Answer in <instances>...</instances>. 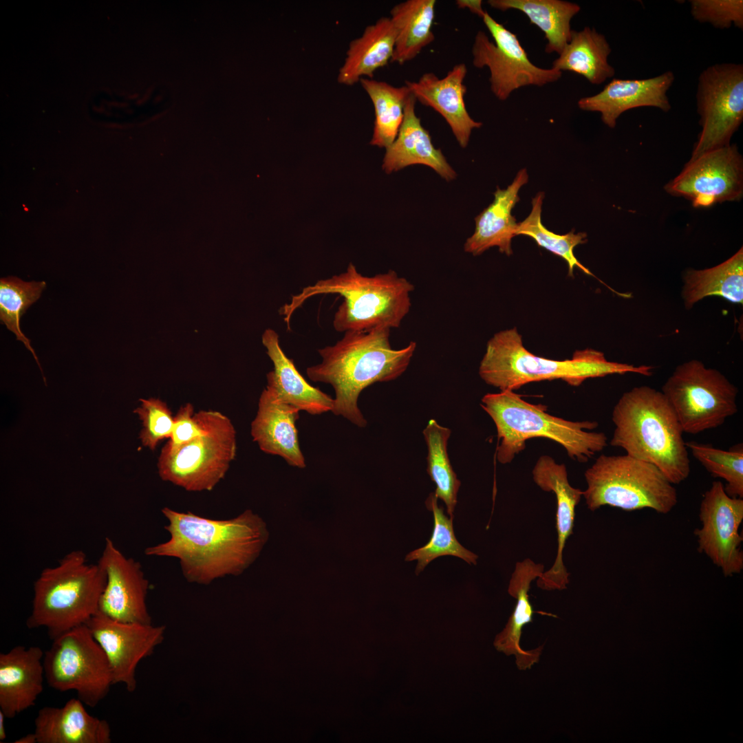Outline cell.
<instances>
[{
	"mask_svg": "<svg viewBox=\"0 0 743 743\" xmlns=\"http://www.w3.org/2000/svg\"><path fill=\"white\" fill-rule=\"evenodd\" d=\"M466 74V65L459 63L443 78L427 72L417 81H405L416 101L432 108L444 118L462 148L467 147L472 131L482 126L481 122L471 117L465 105L466 87L464 80Z\"/></svg>",
	"mask_w": 743,
	"mask_h": 743,
	"instance_id": "20",
	"label": "cell"
},
{
	"mask_svg": "<svg viewBox=\"0 0 743 743\" xmlns=\"http://www.w3.org/2000/svg\"><path fill=\"white\" fill-rule=\"evenodd\" d=\"M105 583L98 563H89L83 550L68 552L56 566L44 568L34 581L27 627H45L54 640L86 624L98 610Z\"/></svg>",
	"mask_w": 743,
	"mask_h": 743,
	"instance_id": "7",
	"label": "cell"
},
{
	"mask_svg": "<svg viewBox=\"0 0 743 743\" xmlns=\"http://www.w3.org/2000/svg\"><path fill=\"white\" fill-rule=\"evenodd\" d=\"M691 14L693 19L709 23L717 28L731 25L743 28L742 0H691Z\"/></svg>",
	"mask_w": 743,
	"mask_h": 743,
	"instance_id": "40",
	"label": "cell"
},
{
	"mask_svg": "<svg viewBox=\"0 0 743 743\" xmlns=\"http://www.w3.org/2000/svg\"><path fill=\"white\" fill-rule=\"evenodd\" d=\"M692 455L715 477L726 481V493L733 497H743V446L742 444L724 451L711 444L685 442Z\"/></svg>",
	"mask_w": 743,
	"mask_h": 743,
	"instance_id": "38",
	"label": "cell"
},
{
	"mask_svg": "<svg viewBox=\"0 0 743 743\" xmlns=\"http://www.w3.org/2000/svg\"><path fill=\"white\" fill-rule=\"evenodd\" d=\"M697 110L702 130L690 160L730 144L743 120V66L720 63L700 74Z\"/></svg>",
	"mask_w": 743,
	"mask_h": 743,
	"instance_id": "12",
	"label": "cell"
},
{
	"mask_svg": "<svg viewBox=\"0 0 743 743\" xmlns=\"http://www.w3.org/2000/svg\"><path fill=\"white\" fill-rule=\"evenodd\" d=\"M299 411L263 389L256 416L251 422L250 433L263 452L280 456L289 465L303 469L305 462L296 427Z\"/></svg>",
	"mask_w": 743,
	"mask_h": 743,
	"instance_id": "22",
	"label": "cell"
},
{
	"mask_svg": "<svg viewBox=\"0 0 743 743\" xmlns=\"http://www.w3.org/2000/svg\"><path fill=\"white\" fill-rule=\"evenodd\" d=\"M140 405L134 410L142 423L140 433L142 444L154 451L164 439H169L174 416L166 403L159 398L140 399Z\"/></svg>",
	"mask_w": 743,
	"mask_h": 743,
	"instance_id": "39",
	"label": "cell"
},
{
	"mask_svg": "<svg viewBox=\"0 0 743 743\" xmlns=\"http://www.w3.org/2000/svg\"><path fill=\"white\" fill-rule=\"evenodd\" d=\"M38 743H110L106 720L91 715L85 704L72 698L61 707H44L34 719Z\"/></svg>",
	"mask_w": 743,
	"mask_h": 743,
	"instance_id": "26",
	"label": "cell"
},
{
	"mask_svg": "<svg viewBox=\"0 0 743 743\" xmlns=\"http://www.w3.org/2000/svg\"><path fill=\"white\" fill-rule=\"evenodd\" d=\"M428 510L433 513V527L429 541L407 554L406 561L416 560V574H419L425 567L438 557L450 555L458 557L469 564L477 563L478 556L465 548L455 537L453 518L448 517L442 506L438 504V497L429 494L425 502Z\"/></svg>",
	"mask_w": 743,
	"mask_h": 743,
	"instance_id": "35",
	"label": "cell"
},
{
	"mask_svg": "<svg viewBox=\"0 0 743 743\" xmlns=\"http://www.w3.org/2000/svg\"><path fill=\"white\" fill-rule=\"evenodd\" d=\"M44 653L45 678L58 691H75L86 706L96 707L114 685L107 658L86 624L55 639Z\"/></svg>",
	"mask_w": 743,
	"mask_h": 743,
	"instance_id": "11",
	"label": "cell"
},
{
	"mask_svg": "<svg viewBox=\"0 0 743 743\" xmlns=\"http://www.w3.org/2000/svg\"><path fill=\"white\" fill-rule=\"evenodd\" d=\"M262 343L273 363V370L267 374L266 389L277 400L311 415L332 411L334 398L308 383L289 358L279 343L278 334L267 329L262 334Z\"/></svg>",
	"mask_w": 743,
	"mask_h": 743,
	"instance_id": "23",
	"label": "cell"
},
{
	"mask_svg": "<svg viewBox=\"0 0 743 743\" xmlns=\"http://www.w3.org/2000/svg\"><path fill=\"white\" fill-rule=\"evenodd\" d=\"M682 292L685 306L690 309L707 297L716 296L735 303H743V248L713 268L689 269L683 275Z\"/></svg>",
	"mask_w": 743,
	"mask_h": 743,
	"instance_id": "31",
	"label": "cell"
},
{
	"mask_svg": "<svg viewBox=\"0 0 743 743\" xmlns=\"http://www.w3.org/2000/svg\"><path fill=\"white\" fill-rule=\"evenodd\" d=\"M413 285L394 270L364 276L350 263L347 270L305 287L281 308L288 325L292 312L308 298L337 294L343 301L334 314L333 327L339 332L398 327L411 308Z\"/></svg>",
	"mask_w": 743,
	"mask_h": 743,
	"instance_id": "5",
	"label": "cell"
},
{
	"mask_svg": "<svg viewBox=\"0 0 743 743\" xmlns=\"http://www.w3.org/2000/svg\"><path fill=\"white\" fill-rule=\"evenodd\" d=\"M674 81L667 71L646 79H612L598 94L581 98L577 104L584 111L601 114L603 122L614 128L625 111L641 107H654L667 112L671 106L667 92Z\"/></svg>",
	"mask_w": 743,
	"mask_h": 743,
	"instance_id": "19",
	"label": "cell"
},
{
	"mask_svg": "<svg viewBox=\"0 0 743 743\" xmlns=\"http://www.w3.org/2000/svg\"><path fill=\"white\" fill-rule=\"evenodd\" d=\"M649 365L607 360L603 352L577 350L570 359H549L532 354L524 345L516 327L499 331L488 341L479 367L480 378L500 391L516 390L529 383L560 379L579 386L588 378L636 373L649 376Z\"/></svg>",
	"mask_w": 743,
	"mask_h": 743,
	"instance_id": "4",
	"label": "cell"
},
{
	"mask_svg": "<svg viewBox=\"0 0 743 743\" xmlns=\"http://www.w3.org/2000/svg\"><path fill=\"white\" fill-rule=\"evenodd\" d=\"M6 718L4 713L0 711V742H3L7 737L5 727V719Z\"/></svg>",
	"mask_w": 743,
	"mask_h": 743,
	"instance_id": "44",
	"label": "cell"
},
{
	"mask_svg": "<svg viewBox=\"0 0 743 743\" xmlns=\"http://www.w3.org/2000/svg\"><path fill=\"white\" fill-rule=\"evenodd\" d=\"M532 478L541 489L554 493L557 499V553L552 567L537 579V585L544 590H562L567 588L570 576L563 561V550L573 532L575 508L583 491L570 484L566 465L557 463L549 455L539 457L532 469Z\"/></svg>",
	"mask_w": 743,
	"mask_h": 743,
	"instance_id": "18",
	"label": "cell"
},
{
	"mask_svg": "<svg viewBox=\"0 0 743 743\" xmlns=\"http://www.w3.org/2000/svg\"><path fill=\"white\" fill-rule=\"evenodd\" d=\"M170 538L147 548V556L178 559L190 583L208 585L241 574L259 557L269 538L263 519L248 509L228 519H213L192 512L162 509Z\"/></svg>",
	"mask_w": 743,
	"mask_h": 743,
	"instance_id": "1",
	"label": "cell"
},
{
	"mask_svg": "<svg viewBox=\"0 0 743 743\" xmlns=\"http://www.w3.org/2000/svg\"><path fill=\"white\" fill-rule=\"evenodd\" d=\"M98 563L106 576L98 612L118 621L152 623L147 605L149 583L140 563L125 556L107 537Z\"/></svg>",
	"mask_w": 743,
	"mask_h": 743,
	"instance_id": "17",
	"label": "cell"
},
{
	"mask_svg": "<svg viewBox=\"0 0 743 743\" xmlns=\"http://www.w3.org/2000/svg\"><path fill=\"white\" fill-rule=\"evenodd\" d=\"M528 181L527 171L522 169L506 189L497 188L493 202L475 218V231L464 245L466 252L477 256L497 247L501 253L513 254L511 241L516 236L518 223L511 213L519 201L520 189Z\"/></svg>",
	"mask_w": 743,
	"mask_h": 743,
	"instance_id": "24",
	"label": "cell"
},
{
	"mask_svg": "<svg viewBox=\"0 0 743 743\" xmlns=\"http://www.w3.org/2000/svg\"><path fill=\"white\" fill-rule=\"evenodd\" d=\"M455 4L458 8L469 9L471 12L481 18L486 12L482 8V0H457Z\"/></svg>",
	"mask_w": 743,
	"mask_h": 743,
	"instance_id": "42",
	"label": "cell"
},
{
	"mask_svg": "<svg viewBox=\"0 0 743 743\" xmlns=\"http://www.w3.org/2000/svg\"><path fill=\"white\" fill-rule=\"evenodd\" d=\"M422 433L428 450L427 471L435 485L433 493L443 501L448 515L453 518L461 482L453 469L447 451L451 430L439 424L435 419H430Z\"/></svg>",
	"mask_w": 743,
	"mask_h": 743,
	"instance_id": "34",
	"label": "cell"
},
{
	"mask_svg": "<svg viewBox=\"0 0 743 743\" xmlns=\"http://www.w3.org/2000/svg\"><path fill=\"white\" fill-rule=\"evenodd\" d=\"M611 51L605 36L595 29L585 27L579 31L572 30L570 41L552 62V67L561 72H572L593 85H600L615 74L608 62Z\"/></svg>",
	"mask_w": 743,
	"mask_h": 743,
	"instance_id": "29",
	"label": "cell"
},
{
	"mask_svg": "<svg viewBox=\"0 0 743 743\" xmlns=\"http://www.w3.org/2000/svg\"><path fill=\"white\" fill-rule=\"evenodd\" d=\"M205 431L175 447L165 444L158 460L160 478L187 491H211L223 480L237 453L236 431L224 414L197 412Z\"/></svg>",
	"mask_w": 743,
	"mask_h": 743,
	"instance_id": "9",
	"label": "cell"
},
{
	"mask_svg": "<svg viewBox=\"0 0 743 743\" xmlns=\"http://www.w3.org/2000/svg\"><path fill=\"white\" fill-rule=\"evenodd\" d=\"M86 625L107 658L114 685L123 684L133 692L136 668L163 642L165 626L118 621L98 612Z\"/></svg>",
	"mask_w": 743,
	"mask_h": 743,
	"instance_id": "16",
	"label": "cell"
},
{
	"mask_svg": "<svg viewBox=\"0 0 743 743\" xmlns=\"http://www.w3.org/2000/svg\"><path fill=\"white\" fill-rule=\"evenodd\" d=\"M45 286V281L27 282L15 277L1 278L0 280L1 321L30 351L41 370V367L30 341L21 332L20 320L26 310L40 298Z\"/></svg>",
	"mask_w": 743,
	"mask_h": 743,
	"instance_id": "37",
	"label": "cell"
},
{
	"mask_svg": "<svg viewBox=\"0 0 743 743\" xmlns=\"http://www.w3.org/2000/svg\"><path fill=\"white\" fill-rule=\"evenodd\" d=\"M665 189L674 196L689 200L696 208L739 201L743 194V162L737 147L729 144L690 160Z\"/></svg>",
	"mask_w": 743,
	"mask_h": 743,
	"instance_id": "14",
	"label": "cell"
},
{
	"mask_svg": "<svg viewBox=\"0 0 743 743\" xmlns=\"http://www.w3.org/2000/svg\"><path fill=\"white\" fill-rule=\"evenodd\" d=\"M615 429L610 444L653 464L673 484L690 473L688 449L681 425L661 391L647 385L623 393L612 411Z\"/></svg>",
	"mask_w": 743,
	"mask_h": 743,
	"instance_id": "3",
	"label": "cell"
},
{
	"mask_svg": "<svg viewBox=\"0 0 743 743\" xmlns=\"http://www.w3.org/2000/svg\"><path fill=\"white\" fill-rule=\"evenodd\" d=\"M205 431L203 423L191 403L180 407L174 416L173 431L166 444L175 447L185 444Z\"/></svg>",
	"mask_w": 743,
	"mask_h": 743,
	"instance_id": "41",
	"label": "cell"
},
{
	"mask_svg": "<svg viewBox=\"0 0 743 743\" xmlns=\"http://www.w3.org/2000/svg\"><path fill=\"white\" fill-rule=\"evenodd\" d=\"M588 508L610 506L625 510L651 508L667 514L676 505L673 484L653 464L629 455H601L584 473Z\"/></svg>",
	"mask_w": 743,
	"mask_h": 743,
	"instance_id": "8",
	"label": "cell"
},
{
	"mask_svg": "<svg viewBox=\"0 0 743 743\" xmlns=\"http://www.w3.org/2000/svg\"><path fill=\"white\" fill-rule=\"evenodd\" d=\"M544 193L539 192L532 200V209L528 217L518 223L517 235L533 239L539 247L562 258L568 264V275L572 277L575 267L588 275H594L576 258L574 250L587 242L585 233H575L574 230L564 235L556 234L546 228L541 222V209Z\"/></svg>",
	"mask_w": 743,
	"mask_h": 743,
	"instance_id": "36",
	"label": "cell"
},
{
	"mask_svg": "<svg viewBox=\"0 0 743 743\" xmlns=\"http://www.w3.org/2000/svg\"><path fill=\"white\" fill-rule=\"evenodd\" d=\"M488 4L502 11L522 12L537 26L547 40L545 51L559 54L571 38L570 21L581 10L574 3L562 0H488Z\"/></svg>",
	"mask_w": 743,
	"mask_h": 743,
	"instance_id": "32",
	"label": "cell"
},
{
	"mask_svg": "<svg viewBox=\"0 0 743 743\" xmlns=\"http://www.w3.org/2000/svg\"><path fill=\"white\" fill-rule=\"evenodd\" d=\"M396 30L390 17H382L367 26L363 34L352 41L338 81L350 86L367 77L391 61L395 47Z\"/></svg>",
	"mask_w": 743,
	"mask_h": 743,
	"instance_id": "28",
	"label": "cell"
},
{
	"mask_svg": "<svg viewBox=\"0 0 743 743\" xmlns=\"http://www.w3.org/2000/svg\"><path fill=\"white\" fill-rule=\"evenodd\" d=\"M482 19L494 42L479 30L472 47V62L477 68H488L491 90L497 98L506 100L520 87H541L561 77L562 72L556 69L541 68L533 64L517 35L487 12Z\"/></svg>",
	"mask_w": 743,
	"mask_h": 743,
	"instance_id": "13",
	"label": "cell"
},
{
	"mask_svg": "<svg viewBox=\"0 0 743 743\" xmlns=\"http://www.w3.org/2000/svg\"><path fill=\"white\" fill-rule=\"evenodd\" d=\"M702 526L695 530L698 549L720 568L726 577L743 569V499L729 496L722 482L715 481L704 495L700 507Z\"/></svg>",
	"mask_w": 743,
	"mask_h": 743,
	"instance_id": "15",
	"label": "cell"
},
{
	"mask_svg": "<svg viewBox=\"0 0 743 743\" xmlns=\"http://www.w3.org/2000/svg\"><path fill=\"white\" fill-rule=\"evenodd\" d=\"M481 407L493 420L500 444L497 459L501 464L512 462L524 450L526 442L544 438L563 446L568 457L583 463L607 446L604 433L590 431L596 421L573 422L550 415L543 405L530 403L513 390L486 394Z\"/></svg>",
	"mask_w": 743,
	"mask_h": 743,
	"instance_id": "6",
	"label": "cell"
},
{
	"mask_svg": "<svg viewBox=\"0 0 743 743\" xmlns=\"http://www.w3.org/2000/svg\"><path fill=\"white\" fill-rule=\"evenodd\" d=\"M44 653L17 645L0 654V711L12 719L33 707L43 690Z\"/></svg>",
	"mask_w": 743,
	"mask_h": 743,
	"instance_id": "21",
	"label": "cell"
},
{
	"mask_svg": "<svg viewBox=\"0 0 743 743\" xmlns=\"http://www.w3.org/2000/svg\"><path fill=\"white\" fill-rule=\"evenodd\" d=\"M360 83L374 106L375 120L370 144L387 148L396 138L403 122L407 100L411 95L405 85L396 87L384 81L363 78Z\"/></svg>",
	"mask_w": 743,
	"mask_h": 743,
	"instance_id": "33",
	"label": "cell"
},
{
	"mask_svg": "<svg viewBox=\"0 0 743 743\" xmlns=\"http://www.w3.org/2000/svg\"><path fill=\"white\" fill-rule=\"evenodd\" d=\"M390 330L378 327L346 332L334 345L319 349L321 362L306 369L311 380L333 387L335 398L332 412L358 427H365L367 423L358 405L360 393L375 383L391 381L400 376L416 349L414 341L401 349H393Z\"/></svg>",
	"mask_w": 743,
	"mask_h": 743,
	"instance_id": "2",
	"label": "cell"
},
{
	"mask_svg": "<svg viewBox=\"0 0 743 743\" xmlns=\"http://www.w3.org/2000/svg\"><path fill=\"white\" fill-rule=\"evenodd\" d=\"M416 98L411 94L398 136L385 149L383 169L387 173H391L410 165L423 164L433 169L446 181L454 180L455 171L441 149L433 144L429 132L423 127L416 114Z\"/></svg>",
	"mask_w": 743,
	"mask_h": 743,
	"instance_id": "25",
	"label": "cell"
},
{
	"mask_svg": "<svg viewBox=\"0 0 743 743\" xmlns=\"http://www.w3.org/2000/svg\"><path fill=\"white\" fill-rule=\"evenodd\" d=\"M14 743H38L36 734L34 733H28L19 739L14 741Z\"/></svg>",
	"mask_w": 743,
	"mask_h": 743,
	"instance_id": "43",
	"label": "cell"
},
{
	"mask_svg": "<svg viewBox=\"0 0 743 743\" xmlns=\"http://www.w3.org/2000/svg\"><path fill=\"white\" fill-rule=\"evenodd\" d=\"M543 572V565L536 563L530 559H526L516 563L509 582L508 592L516 599L517 603L505 627L496 636L494 640V646L497 650L507 656H515L516 665L520 670L530 669L537 663L543 649L542 647H538L532 650H524L519 643L523 628L532 622L535 612L529 599L530 584Z\"/></svg>",
	"mask_w": 743,
	"mask_h": 743,
	"instance_id": "27",
	"label": "cell"
},
{
	"mask_svg": "<svg viewBox=\"0 0 743 743\" xmlns=\"http://www.w3.org/2000/svg\"><path fill=\"white\" fill-rule=\"evenodd\" d=\"M435 4V0H407L392 8L390 19L396 38L391 62L402 65L433 41Z\"/></svg>",
	"mask_w": 743,
	"mask_h": 743,
	"instance_id": "30",
	"label": "cell"
},
{
	"mask_svg": "<svg viewBox=\"0 0 743 743\" xmlns=\"http://www.w3.org/2000/svg\"><path fill=\"white\" fill-rule=\"evenodd\" d=\"M661 391L684 433L695 435L717 428L737 412V387L698 360L677 366Z\"/></svg>",
	"mask_w": 743,
	"mask_h": 743,
	"instance_id": "10",
	"label": "cell"
}]
</instances>
